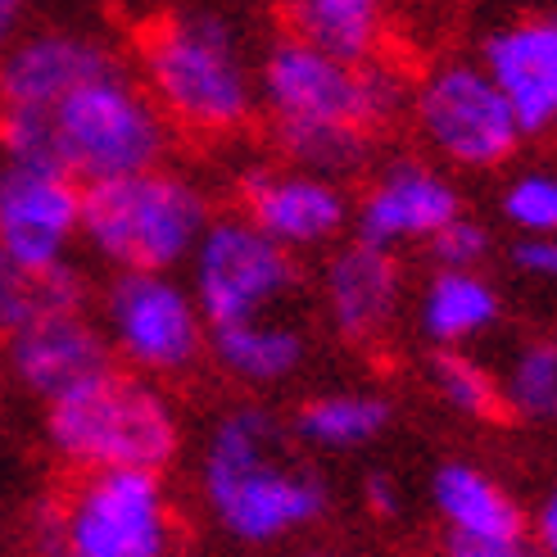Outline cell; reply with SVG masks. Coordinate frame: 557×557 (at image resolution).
<instances>
[{
	"label": "cell",
	"instance_id": "2e32d148",
	"mask_svg": "<svg viewBox=\"0 0 557 557\" xmlns=\"http://www.w3.org/2000/svg\"><path fill=\"white\" fill-rule=\"evenodd\" d=\"M476 60L512 104L525 141L557 132V10L490 27Z\"/></svg>",
	"mask_w": 557,
	"mask_h": 557
},
{
	"label": "cell",
	"instance_id": "8992f818",
	"mask_svg": "<svg viewBox=\"0 0 557 557\" xmlns=\"http://www.w3.org/2000/svg\"><path fill=\"white\" fill-rule=\"evenodd\" d=\"M218 205L182 163L96 182L82 195V249L109 272H182Z\"/></svg>",
	"mask_w": 557,
	"mask_h": 557
},
{
	"label": "cell",
	"instance_id": "e0dca14e",
	"mask_svg": "<svg viewBox=\"0 0 557 557\" xmlns=\"http://www.w3.org/2000/svg\"><path fill=\"white\" fill-rule=\"evenodd\" d=\"M5 345V372L27 399H60L73 385L91 381L96 372L114 368V354L104 345V331L91 309H64L50 313L18 336L0 341Z\"/></svg>",
	"mask_w": 557,
	"mask_h": 557
},
{
	"label": "cell",
	"instance_id": "f546056e",
	"mask_svg": "<svg viewBox=\"0 0 557 557\" xmlns=\"http://www.w3.org/2000/svg\"><path fill=\"white\" fill-rule=\"evenodd\" d=\"M531 544L544 553V557H557V481L544 490L540 508L531 517Z\"/></svg>",
	"mask_w": 557,
	"mask_h": 557
},
{
	"label": "cell",
	"instance_id": "5b68a950",
	"mask_svg": "<svg viewBox=\"0 0 557 557\" xmlns=\"http://www.w3.org/2000/svg\"><path fill=\"white\" fill-rule=\"evenodd\" d=\"M41 435L46 449L73 476L82 471H169L186 444V426L169 385L146 381L119 363L50 399Z\"/></svg>",
	"mask_w": 557,
	"mask_h": 557
},
{
	"label": "cell",
	"instance_id": "cb8c5ba5",
	"mask_svg": "<svg viewBox=\"0 0 557 557\" xmlns=\"http://www.w3.org/2000/svg\"><path fill=\"white\" fill-rule=\"evenodd\" d=\"M504 417L525 426H557V336H525L498 368Z\"/></svg>",
	"mask_w": 557,
	"mask_h": 557
},
{
	"label": "cell",
	"instance_id": "603a6c76",
	"mask_svg": "<svg viewBox=\"0 0 557 557\" xmlns=\"http://www.w3.org/2000/svg\"><path fill=\"white\" fill-rule=\"evenodd\" d=\"M64 309H91L87 272L73 259L54 268H33L0 255V341H10L23 326Z\"/></svg>",
	"mask_w": 557,
	"mask_h": 557
},
{
	"label": "cell",
	"instance_id": "9a60e30c",
	"mask_svg": "<svg viewBox=\"0 0 557 557\" xmlns=\"http://www.w3.org/2000/svg\"><path fill=\"white\" fill-rule=\"evenodd\" d=\"M123 69L119 50L82 27H23L0 50V109H54L77 87Z\"/></svg>",
	"mask_w": 557,
	"mask_h": 557
},
{
	"label": "cell",
	"instance_id": "f1b7e54d",
	"mask_svg": "<svg viewBox=\"0 0 557 557\" xmlns=\"http://www.w3.org/2000/svg\"><path fill=\"white\" fill-rule=\"evenodd\" d=\"M363 504H368L372 517L395 521L404 512V485L389 476V471H368L363 476Z\"/></svg>",
	"mask_w": 557,
	"mask_h": 557
},
{
	"label": "cell",
	"instance_id": "6da1fadb",
	"mask_svg": "<svg viewBox=\"0 0 557 557\" xmlns=\"http://www.w3.org/2000/svg\"><path fill=\"white\" fill-rule=\"evenodd\" d=\"M412 77L385 60H341L290 33L259 54V127L276 159L326 177H363L376 141L408 114Z\"/></svg>",
	"mask_w": 557,
	"mask_h": 557
},
{
	"label": "cell",
	"instance_id": "44dd1931",
	"mask_svg": "<svg viewBox=\"0 0 557 557\" xmlns=\"http://www.w3.org/2000/svg\"><path fill=\"white\" fill-rule=\"evenodd\" d=\"M290 440L309 454H358L395 426V404L381 389L345 385V389H318L290 412Z\"/></svg>",
	"mask_w": 557,
	"mask_h": 557
},
{
	"label": "cell",
	"instance_id": "ba28073f",
	"mask_svg": "<svg viewBox=\"0 0 557 557\" xmlns=\"http://www.w3.org/2000/svg\"><path fill=\"white\" fill-rule=\"evenodd\" d=\"M91 313L114 363L173 385L209 363V318L182 272H109Z\"/></svg>",
	"mask_w": 557,
	"mask_h": 557
},
{
	"label": "cell",
	"instance_id": "ac0fdd59",
	"mask_svg": "<svg viewBox=\"0 0 557 557\" xmlns=\"http://www.w3.org/2000/svg\"><path fill=\"white\" fill-rule=\"evenodd\" d=\"M431 512L444 525V540H462V544H512L525 540L531 521L525 508L517 504V494L494 476V471L449 458L431 471Z\"/></svg>",
	"mask_w": 557,
	"mask_h": 557
},
{
	"label": "cell",
	"instance_id": "1f68e13d",
	"mask_svg": "<svg viewBox=\"0 0 557 557\" xmlns=\"http://www.w3.org/2000/svg\"><path fill=\"white\" fill-rule=\"evenodd\" d=\"M27 14H33V0H0V50L27 27Z\"/></svg>",
	"mask_w": 557,
	"mask_h": 557
},
{
	"label": "cell",
	"instance_id": "d4e9b609",
	"mask_svg": "<svg viewBox=\"0 0 557 557\" xmlns=\"http://www.w3.org/2000/svg\"><path fill=\"white\" fill-rule=\"evenodd\" d=\"M426 385L444 408L454 417H467V422H494V417H504L498 372L471 349H431Z\"/></svg>",
	"mask_w": 557,
	"mask_h": 557
},
{
	"label": "cell",
	"instance_id": "7a4b0ae2",
	"mask_svg": "<svg viewBox=\"0 0 557 557\" xmlns=\"http://www.w3.org/2000/svg\"><path fill=\"white\" fill-rule=\"evenodd\" d=\"M195 490L213 531L240 548L286 544L331 512L326 476L299 458L286 417L263 399L213 412L195 458Z\"/></svg>",
	"mask_w": 557,
	"mask_h": 557
},
{
	"label": "cell",
	"instance_id": "5bb4252c",
	"mask_svg": "<svg viewBox=\"0 0 557 557\" xmlns=\"http://www.w3.org/2000/svg\"><path fill=\"white\" fill-rule=\"evenodd\" d=\"M408 299L404 263L381 245L345 236L318 268V309L341 345L368 349L395 331Z\"/></svg>",
	"mask_w": 557,
	"mask_h": 557
},
{
	"label": "cell",
	"instance_id": "d6a6232c",
	"mask_svg": "<svg viewBox=\"0 0 557 557\" xmlns=\"http://www.w3.org/2000/svg\"><path fill=\"white\" fill-rule=\"evenodd\" d=\"M309 557H345V553H309Z\"/></svg>",
	"mask_w": 557,
	"mask_h": 557
},
{
	"label": "cell",
	"instance_id": "d6986e66",
	"mask_svg": "<svg viewBox=\"0 0 557 557\" xmlns=\"http://www.w3.org/2000/svg\"><path fill=\"white\" fill-rule=\"evenodd\" d=\"M309 363V331L295 318L268 313L249 322L209 326V368L227 376L236 389L268 395V389L290 385Z\"/></svg>",
	"mask_w": 557,
	"mask_h": 557
},
{
	"label": "cell",
	"instance_id": "7402d4cb",
	"mask_svg": "<svg viewBox=\"0 0 557 557\" xmlns=\"http://www.w3.org/2000/svg\"><path fill=\"white\" fill-rule=\"evenodd\" d=\"M395 0H282L286 33L341 60L385 54Z\"/></svg>",
	"mask_w": 557,
	"mask_h": 557
},
{
	"label": "cell",
	"instance_id": "3957f363",
	"mask_svg": "<svg viewBox=\"0 0 557 557\" xmlns=\"http://www.w3.org/2000/svg\"><path fill=\"white\" fill-rule=\"evenodd\" d=\"M177 132L127 64L77 87L54 109H0V159L54 163L82 186L173 159Z\"/></svg>",
	"mask_w": 557,
	"mask_h": 557
},
{
	"label": "cell",
	"instance_id": "7c38bea8",
	"mask_svg": "<svg viewBox=\"0 0 557 557\" xmlns=\"http://www.w3.org/2000/svg\"><path fill=\"white\" fill-rule=\"evenodd\" d=\"M467 213L458 173L426 154H395L363 173V190L354 195V232L358 240L381 245L389 255L431 245L435 232Z\"/></svg>",
	"mask_w": 557,
	"mask_h": 557
},
{
	"label": "cell",
	"instance_id": "4dcf8cb0",
	"mask_svg": "<svg viewBox=\"0 0 557 557\" xmlns=\"http://www.w3.org/2000/svg\"><path fill=\"white\" fill-rule=\"evenodd\" d=\"M440 557H544L531 540H512V544H462V540H444Z\"/></svg>",
	"mask_w": 557,
	"mask_h": 557
},
{
	"label": "cell",
	"instance_id": "ffe728a7",
	"mask_svg": "<svg viewBox=\"0 0 557 557\" xmlns=\"http://www.w3.org/2000/svg\"><path fill=\"white\" fill-rule=\"evenodd\" d=\"M412 322L431 349H471L504 322V290L485 268H431L412 299Z\"/></svg>",
	"mask_w": 557,
	"mask_h": 557
},
{
	"label": "cell",
	"instance_id": "277c9868",
	"mask_svg": "<svg viewBox=\"0 0 557 557\" xmlns=\"http://www.w3.org/2000/svg\"><path fill=\"white\" fill-rule=\"evenodd\" d=\"M132 73L190 141H232L259 123V60L218 10H169L141 23Z\"/></svg>",
	"mask_w": 557,
	"mask_h": 557
},
{
	"label": "cell",
	"instance_id": "83f0119b",
	"mask_svg": "<svg viewBox=\"0 0 557 557\" xmlns=\"http://www.w3.org/2000/svg\"><path fill=\"white\" fill-rule=\"evenodd\" d=\"M508 263L525 282L557 286V236H517L508 249Z\"/></svg>",
	"mask_w": 557,
	"mask_h": 557
},
{
	"label": "cell",
	"instance_id": "484cf974",
	"mask_svg": "<svg viewBox=\"0 0 557 557\" xmlns=\"http://www.w3.org/2000/svg\"><path fill=\"white\" fill-rule=\"evenodd\" d=\"M498 218L517 236H557V169L525 163L498 186Z\"/></svg>",
	"mask_w": 557,
	"mask_h": 557
},
{
	"label": "cell",
	"instance_id": "836d02e7",
	"mask_svg": "<svg viewBox=\"0 0 557 557\" xmlns=\"http://www.w3.org/2000/svg\"><path fill=\"white\" fill-rule=\"evenodd\" d=\"M173 557H177V553H173Z\"/></svg>",
	"mask_w": 557,
	"mask_h": 557
},
{
	"label": "cell",
	"instance_id": "30bf717a",
	"mask_svg": "<svg viewBox=\"0 0 557 557\" xmlns=\"http://www.w3.org/2000/svg\"><path fill=\"white\" fill-rule=\"evenodd\" d=\"M209 326L282 313L304 286L299 255L263 236L245 213H213L195 255L182 268Z\"/></svg>",
	"mask_w": 557,
	"mask_h": 557
},
{
	"label": "cell",
	"instance_id": "52a82bcc",
	"mask_svg": "<svg viewBox=\"0 0 557 557\" xmlns=\"http://www.w3.org/2000/svg\"><path fill=\"white\" fill-rule=\"evenodd\" d=\"M33 535L41 557H173L177 504L163 471H82Z\"/></svg>",
	"mask_w": 557,
	"mask_h": 557
},
{
	"label": "cell",
	"instance_id": "9c48e42d",
	"mask_svg": "<svg viewBox=\"0 0 557 557\" xmlns=\"http://www.w3.org/2000/svg\"><path fill=\"white\" fill-rule=\"evenodd\" d=\"M417 146L449 173H498L521 154L525 132L481 60L444 54L412 77L408 114Z\"/></svg>",
	"mask_w": 557,
	"mask_h": 557
},
{
	"label": "cell",
	"instance_id": "4fadbf2b",
	"mask_svg": "<svg viewBox=\"0 0 557 557\" xmlns=\"http://www.w3.org/2000/svg\"><path fill=\"white\" fill-rule=\"evenodd\" d=\"M82 186L54 163L0 159V255L33 268L69 263L82 245Z\"/></svg>",
	"mask_w": 557,
	"mask_h": 557
},
{
	"label": "cell",
	"instance_id": "4316f807",
	"mask_svg": "<svg viewBox=\"0 0 557 557\" xmlns=\"http://www.w3.org/2000/svg\"><path fill=\"white\" fill-rule=\"evenodd\" d=\"M490 255H494V232L471 213H458L449 227L435 232L426 245L431 268H485Z\"/></svg>",
	"mask_w": 557,
	"mask_h": 557
},
{
	"label": "cell",
	"instance_id": "8fae6325",
	"mask_svg": "<svg viewBox=\"0 0 557 557\" xmlns=\"http://www.w3.org/2000/svg\"><path fill=\"white\" fill-rule=\"evenodd\" d=\"M236 213L290 255H326L354 232V195L341 177L286 159H249L232 177Z\"/></svg>",
	"mask_w": 557,
	"mask_h": 557
}]
</instances>
